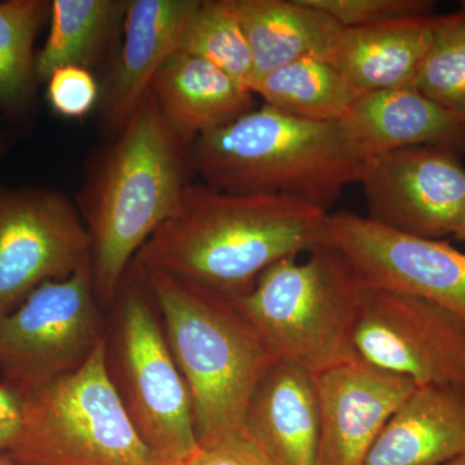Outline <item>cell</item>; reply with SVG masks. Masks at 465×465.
<instances>
[{"label":"cell","mask_w":465,"mask_h":465,"mask_svg":"<svg viewBox=\"0 0 465 465\" xmlns=\"http://www.w3.org/2000/svg\"><path fill=\"white\" fill-rule=\"evenodd\" d=\"M201 0H130L124 16V39L105 96V118L118 134L152 79L179 51L183 33Z\"/></svg>","instance_id":"cell-15"},{"label":"cell","mask_w":465,"mask_h":465,"mask_svg":"<svg viewBox=\"0 0 465 465\" xmlns=\"http://www.w3.org/2000/svg\"><path fill=\"white\" fill-rule=\"evenodd\" d=\"M116 134L81 198L94 293L104 308L112 307L143 243L179 207L192 173V146L174 133L152 91Z\"/></svg>","instance_id":"cell-2"},{"label":"cell","mask_w":465,"mask_h":465,"mask_svg":"<svg viewBox=\"0 0 465 465\" xmlns=\"http://www.w3.org/2000/svg\"><path fill=\"white\" fill-rule=\"evenodd\" d=\"M16 432L17 430L15 428L0 427V454H5L8 451Z\"/></svg>","instance_id":"cell-30"},{"label":"cell","mask_w":465,"mask_h":465,"mask_svg":"<svg viewBox=\"0 0 465 465\" xmlns=\"http://www.w3.org/2000/svg\"><path fill=\"white\" fill-rule=\"evenodd\" d=\"M443 465H465V450Z\"/></svg>","instance_id":"cell-31"},{"label":"cell","mask_w":465,"mask_h":465,"mask_svg":"<svg viewBox=\"0 0 465 465\" xmlns=\"http://www.w3.org/2000/svg\"><path fill=\"white\" fill-rule=\"evenodd\" d=\"M106 330V366L137 433L163 464L197 451L188 385L168 347L158 309L142 274L125 272Z\"/></svg>","instance_id":"cell-7"},{"label":"cell","mask_w":465,"mask_h":465,"mask_svg":"<svg viewBox=\"0 0 465 465\" xmlns=\"http://www.w3.org/2000/svg\"><path fill=\"white\" fill-rule=\"evenodd\" d=\"M329 244L369 290L402 293L445 309L465 327V252L349 211L330 213Z\"/></svg>","instance_id":"cell-9"},{"label":"cell","mask_w":465,"mask_h":465,"mask_svg":"<svg viewBox=\"0 0 465 465\" xmlns=\"http://www.w3.org/2000/svg\"><path fill=\"white\" fill-rule=\"evenodd\" d=\"M51 109L64 118H84L94 109L99 97V85L91 70L78 66L61 67L47 81Z\"/></svg>","instance_id":"cell-27"},{"label":"cell","mask_w":465,"mask_h":465,"mask_svg":"<svg viewBox=\"0 0 465 465\" xmlns=\"http://www.w3.org/2000/svg\"><path fill=\"white\" fill-rule=\"evenodd\" d=\"M124 0H52L50 33L35 56L38 84L66 66L91 69L124 26Z\"/></svg>","instance_id":"cell-21"},{"label":"cell","mask_w":465,"mask_h":465,"mask_svg":"<svg viewBox=\"0 0 465 465\" xmlns=\"http://www.w3.org/2000/svg\"><path fill=\"white\" fill-rule=\"evenodd\" d=\"M183 465H275L246 427L200 446Z\"/></svg>","instance_id":"cell-28"},{"label":"cell","mask_w":465,"mask_h":465,"mask_svg":"<svg viewBox=\"0 0 465 465\" xmlns=\"http://www.w3.org/2000/svg\"><path fill=\"white\" fill-rule=\"evenodd\" d=\"M320 401L316 465H363L381 434L416 385L362 358L314 374Z\"/></svg>","instance_id":"cell-13"},{"label":"cell","mask_w":465,"mask_h":465,"mask_svg":"<svg viewBox=\"0 0 465 465\" xmlns=\"http://www.w3.org/2000/svg\"><path fill=\"white\" fill-rule=\"evenodd\" d=\"M179 51L203 58L250 90L252 54L232 0L200 2Z\"/></svg>","instance_id":"cell-24"},{"label":"cell","mask_w":465,"mask_h":465,"mask_svg":"<svg viewBox=\"0 0 465 465\" xmlns=\"http://www.w3.org/2000/svg\"><path fill=\"white\" fill-rule=\"evenodd\" d=\"M344 29L381 25L400 18L432 15L428 0H307Z\"/></svg>","instance_id":"cell-26"},{"label":"cell","mask_w":465,"mask_h":465,"mask_svg":"<svg viewBox=\"0 0 465 465\" xmlns=\"http://www.w3.org/2000/svg\"><path fill=\"white\" fill-rule=\"evenodd\" d=\"M164 465H183V464H164Z\"/></svg>","instance_id":"cell-36"},{"label":"cell","mask_w":465,"mask_h":465,"mask_svg":"<svg viewBox=\"0 0 465 465\" xmlns=\"http://www.w3.org/2000/svg\"><path fill=\"white\" fill-rule=\"evenodd\" d=\"M131 264L152 293L188 385L198 446L243 428L251 399L277 358L229 296Z\"/></svg>","instance_id":"cell-3"},{"label":"cell","mask_w":465,"mask_h":465,"mask_svg":"<svg viewBox=\"0 0 465 465\" xmlns=\"http://www.w3.org/2000/svg\"><path fill=\"white\" fill-rule=\"evenodd\" d=\"M455 240L465 242V222L464 224L460 226V229H459L457 234L454 235Z\"/></svg>","instance_id":"cell-34"},{"label":"cell","mask_w":465,"mask_h":465,"mask_svg":"<svg viewBox=\"0 0 465 465\" xmlns=\"http://www.w3.org/2000/svg\"><path fill=\"white\" fill-rule=\"evenodd\" d=\"M91 262L34 290L0 318V378L18 396L84 365L105 339Z\"/></svg>","instance_id":"cell-8"},{"label":"cell","mask_w":465,"mask_h":465,"mask_svg":"<svg viewBox=\"0 0 465 465\" xmlns=\"http://www.w3.org/2000/svg\"><path fill=\"white\" fill-rule=\"evenodd\" d=\"M8 457L24 465H164L143 442L106 366V336L84 366L21 397Z\"/></svg>","instance_id":"cell-6"},{"label":"cell","mask_w":465,"mask_h":465,"mask_svg":"<svg viewBox=\"0 0 465 465\" xmlns=\"http://www.w3.org/2000/svg\"><path fill=\"white\" fill-rule=\"evenodd\" d=\"M366 287L331 244L281 260L243 295L229 296L278 362L318 374L357 357L353 336Z\"/></svg>","instance_id":"cell-5"},{"label":"cell","mask_w":465,"mask_h":465,"mask_svg":"<svg viewBox=\"0 0 465 465\" xmlns=\"http://www.w3.org/2000/svg\"><path fill=\"white\" fill-rule=\"evenodd\" d=\"M8 148V140L7 137L2 136L0 137V158L5 154V150Z\"/></svg>","instance_id":"cell-33"},{"label":"cell","mask_w":465,"mask_h":465,"mask_svg":"<svg viewBox=\"0 0 465 465\" xmlns=\"http://www.w3.org/2000/svg\"><path fill=\"white\" fill-rule=\"evenodd\" d=\"M449 149L419 146L369 159L361 185L370 219L418 237L442 240L465 222V168Z\"/></svg>","instance_id":"cell-12"},{"label":"cell","mask_w":465,"mask_h":465,"mask_svg":"<svg viewBox=\"0 0 465 465\" xmlns=\"http://www.w3.org/2000/svg\"><path fill=\"white\" fill-rule=\"evenodd\" d=\"M339 124L366 162L419 146L465 155V119L440 108L415 87L362 94Z\"/></svg>","instance_id":"cell-14"},{"label":"cell","mask_w":465,"mask_h":465,"mask_svg":"<svg viewBox=\"0 0 465 465\" xmlns=\"http://www.w3.org/2000/svg\"><path fill=\"white\" fill-rule=\"evenodd\" d=\"M249 41L252 84L302 58L327 60L342 27L307 0H232ZM251 85V84H250Z\"/></svg>","instance_id":"cell-20"},{"label":"cell","mask_w":465,"mask_h":465,"mask_svg":"<svg viewBox=\"0 0 465 465\" xmlns=\"http://www.w3.org/2000/svg\"><path fill=\"white\" fill-rule=\"evenodd\" d=\"M330 213L286 195L189 183L134 264L225 296L249 292L281 260L329 244Z\"/></svg>","instance_id":"cell-1"},{"label":"cell","mask_w":465,"mask_h":465,"mask_svg":"<svg viewBox=\"0 0 465 465\" xmlns=\"http://www.w3.org/2000/svg\"><path fill=\"white\" fill-rule=\"evenodd\" d=\"M353 345L367 363L416 387H465V327L425 300L367 289Z\"/></svg>","instance_id":"cell-11"},{"label":"cell","mask_w":465,"mask_h":465,"mask_svg":"<svg viewBox=\"0 0 465 465\" xmlns=\"http://www.w3.org/2000/svg\"><path fill=\"white\" fill-rule=\"evenodd\" d=\"M460 8L463 9V11L465 12V0H463V2H460Z\"/></svg>","instance_id":"cell-35"},{"label":"cell","mask_w":465,"mask_h":465,"mask_svg":"<svg viewBox=\"0 0 465 465\" xmlns=\"http://www.w3.org/2000/svg\"><path fill=\"white\" fill-rule=\"evenodd\" d=\"M50 15L47 0L0 2V113L14 124L29 121L35 108L34 45Z\"/></svg>","instance_id":"cell-23"},{"label":"cell","mask_w":465,"mask_h":465,"mask_svg":"<svg viewBox=\"0 0 465 465\" xmlns=\"http://www.w3.org/2000/svg\"><path fill=\"white\" fill-rule=\"evenodd\" d=\"M320 425L313 372L275 363L251 399L244 427L275 465H316Z\"/></svg>","instance_id":"cell-18"},{"label":"cell","mask_w":465,"mask_h":465,"mask_svg":"<svg viewBox=\"0 0 465 465\" xmlns=\"http://www.w3.org/2000/svg\"><path fill=\"white\" fill-rule=\"evenodd\" d=\"M192 171L229 193L286 195L329 211L366 161L339 122H314L271 106L251 110L193 143Z\"/></svg>","instance_id":"cell-4"},{"label":"cell","mask_w":465,"mask_h":465,"mask_svg":"<svg viewBox=\"0 0 465 465\" xmlns=\"http://www.w3.org/2000/svg\"><path fill=\"white\" fill-rule=\"evenodd\" d=\"M414 87L440 108L465 119V12L437 16L430 50Z\"/></svg>","instance_id":"cell-25"},{"label":"cell","mask_w":465,"mask_h":465,"mask_svg":"<svg viewBox=\"0 0 465 465\" xmlns=\"http://www.w3.org/2000/svg\"><path fill=\"white\" fill-rule=\"evenodd\" d=\"M0 465H24L18 463V461L14 460L11 457H8L7 454L0 455Z\"/></svg>","instance_id":"cell-32"},{"label":"cell","mask_w":465,"mask_h":465,"mask_svg":"<svg viewBox=\"0 0 465 465\" xmlns=\"http://www.w3.org/2000/svg\"><path fill=\"white\" fill-rule=\"evenodd\" d=\"M88 262L90 232L65 195L32 186L0 191V318Z\"/></svg>","instance_id":"cell-10"},{"label":"cell","mask_w":465,"mask_h":465,"mask_svg":"<svg viewBox=\"0 0 465 465\" xmlns=\"http://www.w3.org/2000/svg\"><path fill=\"white\" fill-rule=\"evenodd\" d=\"M149 90L189 146L255 109L252 92L203 58L183 51L168 57Z\"/></svg>","instance_id":"cell-16"},{"label":"cell","mask_w":465,"mask_h":465,"mask_svg":"<svg viewBox=\"0 0 465 465\" xmlns=\"http://www.w3.org/2000/svg\"><path fill=\"white\" fill-rule=\"evenodd\" d=\"M253 96L278 112L314 122H339L361 92L323 58L293 61L259 76L250 85Z\"/></svg>","instance_id":"cell-22"},{"label":"cell","mask_w":465,"mask_h":465,"mask_svg":"<svg viewBox=\"0 0 465 465\" xmlns=\"http://www.w3.org/2000/svg\"><path fill=\"white\" fill-rule=\"evenodd\" d=\"M465 450V387H416L384 425L363 465H443Z\"/></svg>","instance_id":"cell-17"},{"label":"cell","mask_w":465,"mask_h":465,"mask_svg":"<svg viewBox=\"0 0 465 465\" xmlns=\"http://www.w3.org/2000/svg\"><path fill=\"white\" fill-rule=\"evenodd\" d=\"M21 418V397L0 382V427L17 430Z\"/></svg>","instance_id":"cell-29"},{"label":"cell","mask_w":465,"mask_h":465,"mask_svg":"<svg viewBox=\"0 0 465 465\" xmlns=\"http://www.w3.org/2000/svg\"><path fill=\"white\" fill-rule=\"evenodd\" d=\"M434 15L342 29L327 61L361 94L414 87L432 42Z\"/></svg>","instance_id":"cell-19"}]
</instances>
